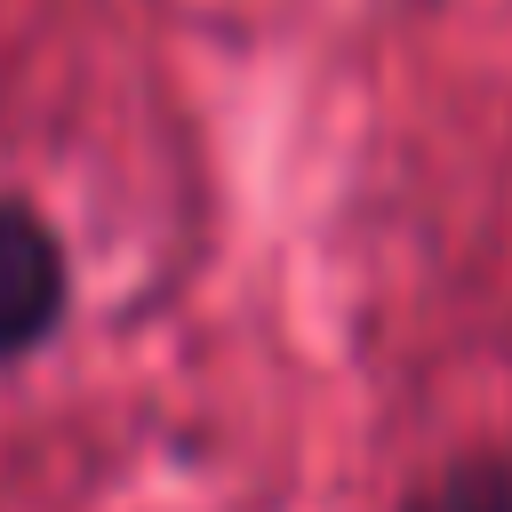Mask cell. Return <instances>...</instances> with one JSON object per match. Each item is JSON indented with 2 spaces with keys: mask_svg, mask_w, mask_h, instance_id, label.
Instances as JSON below:
<instances>
[{
  "mask_svg": "<svg viewBox=\"0 0 512 512\" xmlns=\"http://www.w3.org/2000/svg\"><path fill=\"white\" fill-rule=\"evenodd\" d=\"M64 296H72V272L56 232L32 208L0 200V360L48 344V328L64 320Z\"/></svg>",
  "mask_w": 512,
  "mask_h": 512,
  "instance_id": "obj_1",
  "label": "cell"
},
{
  "mask_svg": "<svg viewBox=\"0 0 512 512\" xmlns=\"http://www.w3.org/2000/svg\"><path fill=\"white\" fill-rule=\"evenodd\" d=\"M408 512H512V456H464L408 496Z\"/></svg>",
  "mask_w": 512,
  "mask_h": 512,
  "instance_id": "obj_2",
  "label": "cell"
}]
</instances>
